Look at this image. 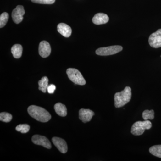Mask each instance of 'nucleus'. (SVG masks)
<instances>
[{
    "label": "nucleus",
    "instance_id": "nucleus-15",
    "mask_svg": "<svg viewBox=\"0 0 161 161\" xmlns=\"http://www.w3.org/2000/svg\"><path fill=\"white\" fill-rule=\"evenodd\" d=\"M23 50L22 45L19 44H16L12 47L11 51L13 57L15 58L19 59L22 56Z\"/></svg>",
    "mask_w": 161,
    "mask_h": 161
},
{
    "label": "nucleus",
    "instance_id": "nucleus-21",
    "mask_svg": "<svg viewBox=\"0 0 161 161\" xmlns=\"http://www.w3.org/2000/svg\"><path fill=\"white\" fill-rule=\"evenodd\" d=\"M30 127L27 124L19 125L16 127V130L18 132H20L22 133H26L29 132Z\"/></svg>",
    "mask_w": 161,
    "mask_h": 161
},
{
    "label": "nucleus",
    "instance_id": "nucleus-3",
    "mask_svg": "<svg viewBox=\"0 0 161 161\" xmlns=\"http://www.w3.org/2000/svg\"><path fill=\"white\" fill-rule=\"evenodd\" d=\"M152 127V123L150 121L147 120L144 121L136 122L131 128V132L132 135L140 136L143 134L145 130H150Z\"/></svg>",
    "mask_w": 161,
    "mask_h": 161
},
{
    "label": "nucleus",
    "instance_id": "nucleus-23",
    "mask_svg": "<svg viewBox=\"0 0 161 161\" xmlns=\"http://www.w3.org/2000/svg\"><path fill=\"white\" fill-rule=\"evenodd\" d=\"M56 89V86L54 85L51 84L47 87V92L49 94H53Z\"/></svg>",
    "mask_w": 161,
    "mask_h": 161
},
{
    "label": "nucleus",
    "instance_id": "nucleus-14",
    "mask_svg": "<svg viewBox=\"0 0 161 161\" xmlns=\"http://www.w3.org/2000/svg\"><path fill=\"white\" fill-rule=\"evenodd\" d=\"M55 112L58 115L62 117L66 116L67 114L66 107L63 104L58 103L54 106Z\"/></svg>",
    "mask_w": 161,
    "mask_h": 161
},
{
    "label": "nucleus",
    "instance_id": "nucleus-10",
    "mask_svg": "<svg viewBox=\"0 0 161 161\" xmlns=\"http://www.w3.org/2000/svg\"><path fill=\"white\" fill-rule=\"evenodd\" d=\"M52 140L53 143L60 152L65 153L67 152V145L64 140L58 137H53Z\"/></svg>",
    "mask_w": 161,
    "mask_h": 161
},
{
    "label": "nucleus",
    "instance_id": "nucleus-8",
    "mask_svg": "<svg viewBox=\"0 0 161 161\" xmlns=\"http://www.w3.org/2000/svg\"><path fill=\"white\" fill-rule=\"evenodd\" d=\"M31 140L36 145L43 146L48 149L52 148L50 142L44 136L39 135H34L32 137Z\"/></svg>",
    "mask_w": 161,
    "mask_h": 161
},
{
    "label": "nucleus",
    "instance_id": "nucleus-9",
    "mask_svg": "<svg viewBox=\"0 0 161 161\" xmlns=\"http://www.w3.org/2000/svg\"><path fill=\"white\" fill-rule=\"evenodd\" d=\"M51 47L47 41H42L39 44V53L40 56L43 58H46L50 55Z\"/></svg>",
    "mask_w": 161,
    "mask_h": 161
},
{
    "label": "nucleus",
    "instance_id": "nucleus-12",
    "mask_svg": "<svg viewBox=\"0 0 161 161\" xmlns=\"http://www.w3.org/2000/svg\"><path fill=\"white\" fill-rule=\"evenodd\" d=\"M109 18L106 14L99 13L94 16L92 19V22L96 25L105 24L109 21Z\"/></svg>",
    "mask_w": 161,
    "mask_h": 161
},
{
    "label": "nucleus",
    "instance_id": "nucleus-5",
    "mask_svg": "<svg viewBox=\"0 0 161 161\" xmlns=\"http://www.w3.org/2000/svg\"><path fill=\"white\" fill-rule=\"evenodd\" d=\"M122 50V47L119 45H114L107 47H100L96 50L95 53L96 54L99 56H110L117 53Z\"/></svg>",
    "mask_w": 161,
    "mask_h": 161
},
{
    "label": "nucleus",
    "instance_id": "nucleus-1",
    "mask_svg": "<svg viewBox=\"0 0 161 161\" xmlns=\"http://www.w3.org/2000/svg\"><path fill=\"white\" fill-rule=\"evenodd\" d=\"M27 111L31 117L41 122H47L51 119L49 112L41 107L31 105L28 107Z\"/></svg>",
    "mask_w": 161,
    "mask_h": 161
},
{
    "label": "nucleus",
    "instance_id": "nucleus-11",
    "mask_svg": "<svg viewBox=\"0 0 161 161\" xmlns=\"http://www.w3.org/2000/svg\"><path fill=\"white\" fill-rule=\"evenodd\" d=\"M95 115V113L92 110L81 108L79 110V118L83 123L89 122L92 120V117Z\"/></svg>",
    "mask_w": 161,
    "mask_h": 161
},
{
    "label": "nucleus",
    "instance_id": "nucleus-4",
    "mask_svg": "<svg viewBox=\"0 0 161 161\" xmlns=\"http://www.w3.org/2000/svg\"><path fill=\"white\" fill-rule=\"evenodd\" d=\"M68 78L75 84L83 86L86 84V81L79 70L74 68H69L66 71Z\"/></svg>",
    "mask_w": 161,
    "mask_h": 161
},
{
    "label": "nucleus",
    "instance_id": "nucleus-2",
    "mask_svg": "<svg viewBox=\"0 0 161 161\" xmlns=\"http://www.w3.org/2000/svg\"><path fill=\"white\" fill-rule=\"evenodd\" d=\"M132 97L131 88L126 86L123 91L117 92L114 95V104L115 108H121L130 102Z\"/></svg>",
    "mask_w": 161,
    "mask_h": 161
},
{
    "label": "nucleus",
    "instance_id": "nucleus-6",
    "mask_svg": "<svg viewBox=\"0 0 161 161\" xmlns=\"http://www.w3.org/2000/svg\"><path fill=\"white\" fill-rule=\"evenodd\" d=\"M150 46L153 48L161 47V29L158 30L155 32L150 35L149 38Z\"/></svg>",
    "mask_w": 161,
    "mask_h": 161
},
{
    "label": "nucleus",
    "instance_id": "nucleus-20",
    "mask_svg": "<svg viewBox=\"0 0 161 161\" xmlns=\"http://www.w3.org/2000/svg\"><path fill=\"white\" fill-rule=\"evenodd\" d=\"M12 119V115L7 112H1L0 113V120L4 122L8 123Z\"/></svg>",
    "mask_w": 161,
    "mask_h": 161
},
{
    "label": "nucleus",
    "instance_id": "nucleus-16",
    "mask_svg": "<svg viewBox=\"0 0 161 161\" xmlns=\"http://www.w3.org/2000/svg\"><path fill=\"white\" fill-rule=\"evenodd\" d=\"M39 89L43 93H46L48 86V79L46 76L43 77L38 82Z\"/></svg>",
    "mask_w": 161,
    "mask_h": 161
},
{
    "label": "nucleus",
    "instance_id": "nucleus-17",
    "mask_svg": "<svg viewBox=\"0 0 161 161\" xmlns=\"http://www.w3.org/2000/svg\"><path fill=\"white\" fill-rule=\"evenodd\" d=\"M149 152L154 156L161 158V145H155L150 147Z\"/></svg>",
    "mask_w": 161,
    "mask_h": 161
},
{
    "label": "nucleus",
    "instance_id": "nucleus-22",
    "mask_svg": "<svg viewBox=\"0 0 161 161\" xmlns=\"http://www.w3.org/2000/svg\"><path fill=\"white\" fill-rule=\"evenodd\" d=\"M32 3L41 4H53L56 0H31Z\"/></svg>",
    "mask_w": 161,
    "mask_h": 161
},
{
    "label": "nucleus",
    "instance_id": "nucleus-24",
    "mask_svg": "<svg viewBox=\"0 0 161 161\" xmlns=\"http://www.w3.org/2000/svg\"></svg>",
    "mask_w": 161,
    "mask_h": 161
},
{
    "label": "nucleus",
    "instance_id": "nucleus-7",
    "mask_svg": "<svg viewBox=\"0 0 161 161\" xmlns=\"http://www.w3.org/2000/svg\"><path fill=\"white\" fill-rule=\"evenodd\" d=\"M25 12L23 6L19 5L13 10L12 13V17L13 20L16 24H19L23 21V16Z\"/></svg>",
    "mask_w": 161,
    "mask_h": 161
},
{
    "label": "nucleus",
    "instance_id": "nucleus-13",
    "mask_svg": "<svg viewBox=\"0 0 161 161\" xmlns=\"http://www.w3.org/2000/svg\"><path fill=\"white\" fill-rule=\"evenodd\" d=\"M58 31L64 37H69L72 33L71 28L65 23H59L58 26Z\"/></svg>",
    "mask_w": 161,
    "mask_h": 161
},
{
    "label": "nucleus",
    "instance_id": "nucleus-19",
    "mask_svg": "<svg viewBox=\"0 0 161 161\" xmlns=\"http://www.w3.org/2000/svg\"><path fill=\"white\" fill-rule=\"evenodd\" d=\"M9 15L7 13L4 12L1 14L0 16V27L3 28L6 25L8 19H9Z\"/></svg>",
    "mask_w": 161,
    "mask_h": 161
},
{
    "label": "nucleus",
    "instance_id": "nucleus-18",
    "mask_svg": "<svg viewBox=\"0 0 161 161\" xmlns=\"http://www.w3.org/2000/svg\"><path fill=\"white\" fill-rule=\"evenodd\" d=\"M142 117L145 120L153 119L154 118V112L153 110H146L143 112Z\"/></svg>",
    "mask_w": 161,
    "mask_h": 161
}]
</instances>
